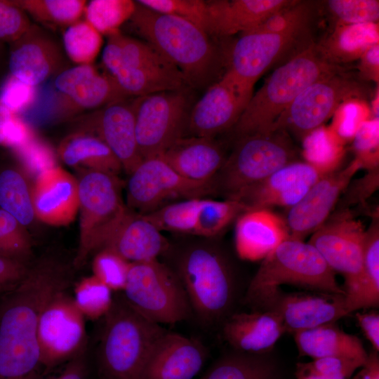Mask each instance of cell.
Returning a JSON list of instances; mask_svg holds the SVG:
<instances>
[{
	"mask_svg": "<svg viewBox=\"0 0 379 379\" xmlns=\"http://www.w3.org/2000/svg\"><path fill=\"white\" fill-rule=\"evenodd\" d=\"M68 264L53 255L29 265L22 282L0 295V379H41L37 329L40 313L57 291L68 288Z\"/></svg>",
	"mask_w": 379,
	"mask_h": 379,
	"instance_id": "obj_1",
	"label": "cell"
},
{
	"mask_svg": "<svg viewBox=\"0 0 379 379\" xmlns=\"http://www.w3.org/2000/svg\"><path fill=\"white\" fill-rule=\"evenodd\" d=\"M128 21L137 34L180 72L187 86L209 87L220 74L221 53L211 36L192 22L137 1Z\"/></svg>",
	"mask_w": 379,
	"mask_h": 379,
	"instance_id": "obj_2",
	"label": "cell"
},
{
	"mask_svg": "<svg viewBox=\"0 0 379 379\" xmlns=\"http://www.w3.org/2000/svg\"><path fill=\"white\" fill-rule=\"evenodd\" d=\"M345 70L322 55L315 42L279 65L248 102L232 128L236 138L273 131L278 118L314 82Z\"/></svg>",
	"mask_w": 379,
	"mask_h": 379,
	"instance_id": "obj_3",
	"label": "cell"
},
{
	"mask_svg": "<svg viewBox=\"0 0 379 379\" xmlns=\"http://www.w3.org/2000/svg\"><path fill=\"white\" fill-rule=\"evenodd\" d=\"M172 270L201 325H221L232 314L237 295L236 279L228 259L217 246L204 242L188 246Z\"/></svg>",
	"mask_w": 379,
	"mask_h": 379,
	"instance_id": "obj_4",
	"label": "cell"
},
{
	"mask_svg": "<svg viewBox=\"0 0 379 379\" xmlns=\"http://www.w3.org/2000/svg\"><path fill=\"white\" fill-rule=\"evenodd\" d=\"M96 353V379H139L154 341L166 330L114 297Z\"/></svg>",
	"mask_w": 379,
	"mask_h": 379,
	"instance_id": "obj_5",
	"label": "cell"
},
{
	"mask_svg": "<svg viewBox=\"0 0 379 379\" xmlns=\"http://www.w3.org/2000/svg\"><path fill=\"white\" fill-rule=\"evenodd\" d=\"M345 295L335 273L310 243L288 237L267 255L250 281L244 302L254 311L280 286Z\"/></svg>",
	"mask_w": 379,
	"mask_h": 379,
	"instance_id": "obj_6",
	"label": "cell"
},
{
	"mask_svg": "<svg viewBox=\"0 0 379 379\" xmlns=\"http://www.w3.org/2000/svg\"><path fill=\"white\" fill-rule=\"evenodd\" d=\"M296 156L289 134L281 130L238 138L213 179L215 194L235 199L277 170L296 161Z\"/></svg>",
	"mask_w": 379,
	"mask_h": 379,
	"instance_id": "obj_7",
	"label": "cell"
},
{
	"mask_svg": "<svg viewBox=\"0 0 379 379\" xmlns=\"http://www.w3.org/2000/svg\"><path fill=\"white\" fill-rule=\"evenodd\" d=\"M312 21L277 32L241 34L231 48L223 74L245 95L251 98L258 79L275 62L300 53L314 41ZM295 56V55H294Z\"/></svg>",
	"mask_w": 379,
	"mask_h": 379,
	"instance_id": "obj_8",
	"label": "cell"
},
{
	"mask_svg": "<svg viewBox=\"0 0 379 379\" xmlns=\"http://www.w3.org/2000/svg\"><path fill=\"white\" fill-rule=\"evenodd\" d=\"M122 295L147 319L173 324L192 315L185 291L171 268L157 259L131 262Z\"/></svg>",
	"mask_w": 379,
	"mask_h": 379,
	"instance_id": "obj_9",
	"label": "cell"
},
{
	"mask_svg": "<svg viewBox=\"0 0 379 379\" xmlns=\"http://www.w3.org/2000/svg\"><path fill=\"white\" fill-rule=\"evenodd\" d=\"M79 240L74 267L83 266L100 250L127 210L118 176L86 171L78 180Z\"/></svg>",
	"mask_w": 379,
	"mask_h": 379,
	"instance_id": "obj_10",
	"label": "cell"
},
{
	"mask_svg": "<svg viewBox=\"0 0 379 379\" xmlns=\"http://www.w3.org/2000/svg\"><path fill=\"white\" fill-rule=\"evenodd\" d=\"M366 230L349 210H338L310 237L308 243L328 267L345 279L347 311L356 298L361 279Z\"/></svg>",
	"mask_w": 379,
	"mask_h": 379,
	"instance_id": "obj_11",
	"label": "cell"
},
{
	"mask_svg": "<svg viewBox=\"0 0 379 379\" xmlns=\"http://www.w3.org/2000/svg\"><path fill=\"white\" fill-rule=\"evenodd\" d=\"M67 288L55 293L39 315L37 336L44 376L87 350L86 319Z\"/></svg>",
	"mask_w": 379,
	"mask_h": 379,
	"instance_id": "obj_12",
	"label": "cell"
},
{
	"mask_svg": "<svg viewBox=\"0 0 379 379\" xmlns=\"http://www.w3.org/2000/svg\"><path fill=\"white\" fill-rule=\"evenodd\" d=\"M366 93V86L345 70L335 72L300 93L278 118L273 131L281 130L302 140L319 128L343 102Z\"/></svg>",
	"mask_w": 379,
	"mask_h": 379,
	"instance_id": "obj_13",
	"label": "cell"
},
{
	"mask_svg": "<svg viewBox=\"0 0 379 379\" xmlns=\"http://www.w3.org/2000/svg\"><path fill=\"white\" fill-rule=\"evenodd\" d=\"M189 96L185 88L133 100L138 146L142 159L159 157L187 128Z\"/></svg>",
	"mask_w": 379,
	"mask_h": 379,
	"instance_id": "obj_14",
	"label": "cell"
},
{
	"mask_svg": "<svg viewBox=\"0 0 379 379\" xmlns=\"http://www.w3.org/2000/svg\"><path fill=\"white\" fill-rule=\"evenodd\" d=\"M211 194H215L213 181L188 180L160 157H154L143 159L129 174L126 206L145 215L168 204L171 200L203 198Z\"/></svg>",
	"mask_w": 379,
	"mask_h": 379,
	"instance_id": "obj_15",
	"label": "cell"
},
{
	"mask_svg": "<svg viewBox=\"0 0 379 379\" xmlns=\"http://www.w3.org/2000/svg\"><path fill=\"white\" fill-rule=\"evenodd\" d=\"M55 87L53 118L58 121L129 98L111 74L100 72L93 64L62 71L55 80Z\"/></svg>",
	"mask_w": 379,
	"mask_h": 379,
	"instance_id": "obj_16",
	"label": "cell"
},
{
	"mask_svg": "<svg viewBox=\"0 0 379 379\" xmlns=\"http://www.w3.org/2000/svg\"><path fill=\"white\" fill-rule=\"evenodd\" d=\"M254 311H270L281 319L291 333L336 322L349 315L345 295L321 292L286 293L278 288L264 299Z\"/></svg>",
	"mask_w": 379,
	"mask_h": 379,
	"instance_id": "obj_17",
	"label": "cell"
},
{
	"mask_svg": "<svg viewBox=\"0 0 379 379\" xmlns=\"http://www.w3.org/2000/svg\"><path fill=\"white\" fill-rule=\"evenodd\" d=\"M360 169L354 159L345 167L338 168L317 180L297 204L288 208L284 221L289 237L303 240L323 225Z\"/></svg>",
	"mask_w": 379,
	"mask_h": 379,
	"instance_id": "obj_18",
	"label": "cell"
},
{
	"mask_svg": "<svg viewBox=\"0 0 379 379\" xmlns=\"http://www.w3.org/2000/svg\"><path fill=\"white\" fill-rule=\"evenodd\" d=\"M77 121L78 128L95 134L107 144L127 174L142 161L136 139L133 100L109 103L79 117Z\"/></svg>",
	"mask_w": 379,
	"mask_h": 379,
	"instance_id": "obj_19",
	"label": "cell"
},
{
	"mask_svg": "<svg viewBox=\"0 0 379 379\" xmlns=\"http://www.w3.org/2000/svg\"><path fill=\"white\" fill-rule=\"evenodd\" d=\"M66 57L60 43L48 31L32 24L11 44L10 74L33 86L65 70Z\"/></svg>",
	"mask_w": 379,
	"mask_h": 379,
	"instance_id": "obj_20",
	"label": "cell"
},
{
	"mask_svg": "<svg viewBox=\"0 0 379 379\" xmlns=\"http://www.w3.org/2000/svg\"><path fill=\"white\" fill-rule=\"evenodd\" d=\"M206 355L199 340L166 330L152 345L139 379H193Z\"/></svg>",
	"mask_w": 379,
	"mask_h": 379,
	"instance_id": "obj_21",
	"label": "cell"
},
{
	"mask_svg": "<svg viewBox=\"0 0 379 379\" xmlns=\"http://www.w3.org/2000/svg\"><path fill=\"white\" fill-rule=\"evenodd\" d=\"M326 174L306 161H294L246 190L235 200L241 201L248 210L269 209L272 206L288 208Z\"/></svg>",
	"mask_w": 379,
	"mask_h": 379,
	"instance_id": "obj_22",
	"label": "cell"
},
{
	"mask_svg": "<svg viewBox=\"0 0 379 379\" xmlns=\"http://www.w3.org/2000/svg\"><path fill=\"white\" fill-rule=\"evenodd\" d=\"M250 99L222 75L192 108L187 128L192 136L213 138L234 127Z\"/></svg>",
	"mask_w": 379,
	"mask_h": 379,
	"instance_id": "obj_23",
	"label": "cell"
},
{
	"mask_svg": "<svg viewBox=\"0 0 379 379\" xmlns=\"http://www.w3.org/2000/svg\"><path fill=\"white\" fill-rule=\"evenodd\" d=\"M32 197L37 219L53 226L67 225L79 212L78 180L56 166L35 179Z\"/></svg>",
	"mask_w": 379,
	"mask_h": 379,
	"instance_id": "obj_24",
	"label": "cell"
},
{
	"mask_svg": "<svg viewBox=\"0 0 379 379\" xmlns=\"http://www.w3.org/2000/svg\"><path fill=\"white\" fill-rule=\"evenodd\" d=\"M293 0H213L206 1V33L227 37L248 32L269 17L291 4Z\"/></svg>",
	"mask_w": 379,
	"mask_h": 379,
	"instance_id": "obj_25",
	"label": "cell"
},
{
	"mask_svg": "<svg viewBox=\"0 0 379 379\" xmlns=\"http://www.w3.org/2000/svg\"><path fill=\"white\" fill-rule=\"evenodd\" d=\"M221 326L232 350L255 354H268L286 332L280 317L270 311L232 313Z\"/></svg>",
	"mask_w": 379,
	"mask_h": 379,
	"instance_id": "obj_26",
	"label": "cell"
},
{
	"mask_svg": "<svg viewBox=\"0 0 379 379\" xmlns=\"http://www.w3.org/2000/svg\"><path fill=\"white\" fill-rule=\"evenodd\" d=\"M168 246L161 231L143 215L127 208L100 249H109L130 262H138L157 259Z\"/></svg>",
	"mask_w": 379,
	"mask_h": 379,
	"instance_id": "obj_27",
	"label": "cell"
},
{
	"mask_svg": "<svg viewBox=\"0 0 379 379\" xmlns=\"http://www.w3.org/2000/svg\"><path fill=\"white\" fill-rule=\"evenodd\" d=\"M288 237L284 219L267 208L248 210L236 220L235 248L243 260L264 259Z\"/></svg>",
	"mask_w": 379,
	"mask_h": 379,
	"instance_id": "obj_28",
	"label": "cell"
},
{
	"mask_svg": "<svg viewBox=\"0 0 379 379\" xmlns=\"http://www.w3.org/2000/svg\"><path fill=\"white\" fill-rule=\"evenodd\" d=\"M181 176L197 182H212L225 156L212 138L190 136L177 139L160 156Z\"/></svg>",
	"mask_w": 379,
	"mask_h": 379,
	"instance_id": "obj_29",
	"label": "cell"
},
{
	"mask_svg": "<svg viewBox=\"0 0 379 379\" xmlns=\"http://www.w3.org/2000/svg\"><path fill=\"white\" fill-rule=\"evenodd\" d=\"M57 154L66 165L82 171H93L118 176L121 164L98 135L77 128L60 142Z\"/></svg>",
	"mask_w": 379,
	"mask_h": 379,
	"instance_id": "obj_30",
	"label": "cell"
},
{
	"mask_svg": "<svg viewBox=\"0 0 379 379\" xmlns=\"http://www.w3.org/2000/svg\"><path fill=\"white\" fill-rule=\"evenodd\" d=\"M300 355L313 359L342 356L366 361L368 354L361 340L343 331L336 322L293 333Z\"/></svg>",
	"mask_w": 379,
	"mask_h": 379,
	"instance_id": "obj_31",
	"label": "cell"
},
{
	"mask_svg": "<svg viewBox=\"0 0 379 379\" xmlns=\"http://www.w3.org/2000/svg\"><path fill=\"white\" fill-rule=\"evenodd\" d=\"M378 36L376 23H338L329 35L316 44L328 62L343 66L359 59L366 50L378 44Z\"/></svg>",
	"mask_w": 379,
	"mask_h": 379,
	"instance_id": "obj_32",
	"label": "cell"
},
{
	"mask_svg": "<svg viewBox=\"0 0 379 379\" xmlns=\"http://www.w3.org/2000/svg\"><path fill=\"white\" fill-rule=\"evenodd\" d=\"M102 62L109 74L121 68L175 67L150 44L121 31L107 36Z\"/></svg>",
	"mask_w": 379,
	"mask_h": 379,
	"instance_id": "obj_33",
	"label": "cell"
},
{
	"mask_svg": "<svg viewBox=\"0 0 379 379\" xmlns=\"http://www.w3.org/2000/svg\"><path fill=\"white\" fill-rule=\"evenodd\" d=\"M111 75L129 97L175 91L187 86L175 67L121 68Z\"/></svg>",
	"mask_w": 379,
	"mask_h": 379,
	"instance_id": "obj_34",
	"label": "cell"
},
{
	"mask_svg": "<svg viewBox=\"0 0 379 379\" xmlns=\"http://www.w3.org/2000/svg\"><path fill=\"white\" fill-rule=\"evenodd\" d=\"M0 208L25 227L36 218L29 180L18 163L0 166Z\"/></svg>",
	"mask_w": 379,
	"mask_h": 379,
	"instance_id": "obj_35",
	"label": "cell"
},
{
	"mask_svg": "<svg viewBox=\"0 0 379 379\" xmlns=\"http://www.w3.org/2000/svg\"><path fill=\"white\" fill-rule=\"evenodd\" d=\"M277 368L267 354L232 350L217 359L201 379H276Z\"/></svg>",
	"mask_w": 379,
	"mask_h": 379,
	"instance_id": "obj_36",
	"label": "cell"
},
{
	"mask_svg": "<svg viewBox=\"0 0 379 379\" xmlns=\"http://www.w3.org/2000/svg\"><path fill=\"white\" fill-rule=\"evenodd\" d=\"M372 215L370 227L366 230L363 269L357 295L349 308L350 314L361 309L379 305V218Z\"/></svg>",
	"mask_w": 379,
	"mask_h": 379,
	"instance_id": "obj_37",
	"label": "cell"
},
{
	"mask_svg": "<svg viewBox=\"0 0 379 379\" xmlns=\"http://www.w3.org/2000/svg\"><path fill=\"white\" fill-rule=\"evenodd\" d=\"M36 21L67 28L81 20L84 14V0H12Z\"/></svg>",
	"mask_w": 379,
	"mask_h": 379,
	"instance_id": "obj_38",
	"label": "cell"
},
{
	"mask_svg": "<svg viewBox=\"0 0 379 379\" xmlns=\"http://www.w3.org/2000/svg\"><path fill=\"white\" fill-rule=\"evenodd\" d=\"M248 211L240 201H216L201 198L194 235L211 238L220 234L243 213Z\"/></svg>",
	"mask_w": 379,
	"mask_h": 379,
	"instance_id": "obj_39",
	"label": "cell"
},
{
	"mask_svg": "<svg viewBox=\"0 0 379 379\" xmlns=\"http://www.w3.org/2000/svg\"><path fill=\"white\" fill-rule=\"evenodd\" d=\"M102 42V34L86 20L69 26L63 34L65 53L78 65L92 64Z\"/></svg>",
	"mask_w": 379,
	"mask_h": 379,
	"instance_id": "obj_40",
	"label": "cell"
},
{
	"mask_svg": "<svg viewBox=\"0 0 379 379\" xmlns=\"http://www.w3.org/2000/svg\"><path fill=\"white\" fill-rule=\"evenodd\" d=\"M302 141L306 162L326 174L339 168L343 149L340 138L334 132L319 128Z\"/></svg>",
	"mask_w": 379,
	"mask_h": 379,
	"instance_id": "obj_41",
	"label": "cell"
},
{
	"mask_svg": "<svg viewBox=\"0 0 379 379\" xmlns=\"http://www.w3.org/2000/svg\"><path fill=\"white\" fill-rule=\"evenodd\" d=\"M201 199L171 203L143 215L161 232L194 234Z\"/></svg>",
	"mask_w": 379,
	"mask_h": 379,
	"instance_id": "obj_42",
	"label": "cell"
},
{
	"mask_svg": "<svg viewBox=\"0 0 379 379\" xmlns=\"http://www.w3.org/2000/svg\"><path fill=\"white\" fill-rule=\"evenodd\" d=\"M112 291L93 274L82 278L74 288L75 305L86 319H103L113 305Z\"/></svg>",
	"mask_w": 379,
	"mask_h": 379,
	"instance_id": "obj_43",
	"label": "cell"
},
{
	"mask_svg": "<svg viewBox=\"0 0 379 379\" xmlns=\"http://www.w3.org/2000/svg\"><path fill=\"white\" fill-rule=\"evenodd\" d=\"M135 1L130 0H93L86 4V20L102 35L120 31V27L131 17Z\"/></svg>",
	"mask_w": 379,
	"mask_h": 379,
	"instance_id": "obj_44",
	"label": "cell"
},
{
	"mask_svg": "<svg viewBox=\"0 0 379 379\" xmlns=\"http://www.w3.org/2000/svg\"><path fill=\"white\" fill-rule=\"evenodd\" d=\"M0 255L31 264L32 244L30 236L18 220L0 208Z\"/></svg>",
	"mask_w": 379,
	"mask_h": 379,
	"instance_id": "obj_45",
	"label": "cell"
},
{
	"mask_svg": "<svg viewBox=\"0 0 379 379\" xmlns=\"http://www.w3.org/2000/svg\"><path fill=\"white\" fill-rule=\"evenodd\" d=\"M12 150L18 164L28 177L36 178L43 172L57 166L53 149L36 133L26 142Z\"/></svg>",
	"mask_w": 379,
	"mask_h": 379,
	"instance_id": "obj_46",
	"label": "cell"
},
{
	"mask_svg": "<svg viewBox=\"0 0 379 379\" xmlns=\"http://www.w3.org/2000/svg\"><path fill=\"white\" fill-rule=\"evenodd\" d=\"M131 262L115 252L102 248L94 253L93 275L108 286L112 292L124 289Z\"/></svg>",
	"mask_w": 379,
	"mask_h": 379,
	"instance_id": "obj_47",
	"label": "cell"
},
{
	"mask_svg": "<svg viewBox=\"0 0 379 379\" xmlns=\"http://www.w3.org/2000/svg\"><path fill=\"white\" fill-rule=\"evenodd\" d=\"M320 3L337 23H376L379 19L378 0H328Z\"/></svg>",
	"mask_w": 379,
	"mask_h": 379,
	"instance_id": "obj_48",
	"label": "cell"
},
{
	"mask_svg": "<svg viewBox=\"0 0 379 379\" xmlns=\"http://www.w3.org/2000/svg\"><path fill=\"white\" fill-rule=\"evenodd\" d=\"M354 159L361 169L367 171L378 169L379 121L378 117L362 121L353 136Z\"/></svg>",
	"mask_w": 379,
	"mask_h": 379,
	"instance_id": "obj_49",
	"label": "cell"
},
{
	"mask_svg": "<svg viewBox=\"0 0 379 379\" xmlns=\"http://www.w3.org/2000/svg\"><path fill=\"white\" fill-rule=\"evenodd\" d=\"M137 2L154 11L192 22L206 32V2L201 0H140Z\"/></svg>",
	"mask_w": 379,
	"mask_h": 379,
	"instance_id": "obj_50",
	"label": "cell"
},
{
	"mask_svg": "<svg viewBox=\"0 0 379 379\" xmlns=\"http://www.w3.org/2000/svg\"><path fill=\"white\" fill-rule=\"evenodd\" d=\"M36 98V86L9 74L0 86V105L10 112L20 115L30 108Z\"/></svg>",
	"mask_w": 379,
	"mask_h": 379,
	"instance_id": "obj_51",
	"label": "cell"
},
{
	"mask_svg": "<svg viewBox=\"0 0 379 379\" xmlns=\"http://www.w3.org/2000/svg\"><path fill=\"white\" fill-rule=\"evenodd\" d=\"M27 14L12 1L0 0V43L12 44L29 28Z\"/></svg>",
	"mask_w": 379,
	"mask_h": 379,
	"instance_id": "obj_52",
	"label": "cell"
},
{
	"mask_svg": "<svg viewBox=\"0 0 379 379\" xmlns=\"http://www.w3.org/2000/svg\"><path fill=\"white\" fill-rule=\"evenodd\" d=\"M365 363L350 357L331 356L313 359L305 364L310 369L324 375L351 378Z\"/></svg>",
	"mask_w": 379,
	"mask_h": 379,
	"instance_id": "obj_53",
	"label": "cell"
},
{
	"mask_svg": "<svg viewBox=\"0 0 379 379\" xmlns=\"http://www.w3.org/2000/svg\"><path fill=\"white\" fill-rule=\"evenodd\" d=\"M379 172L378 169L367 171L361 178L356 180L351 185L340 201L338 210L346 209L352 204L364 201L378 187Z\"/></svg>",
	"mask_w": 379,
	"mask_h": 379,
	"instance_id": "obj_54",
	"label": "cell"
},
{
	"mask_svg": "<svg viewBox=\"0 0 379 379\" xmlns=\"http://www.w3.org/2000/svg\"><path fill=\"white\" fill-rule=\"evenodd\" d=\"M29 265L0 255V295L13 290L22 282Z\"/></svg>",
	"mask_w": 379,
	"mask_h": 379,
	"instance_id": "obj_55",
	"label": "cell"
},
{
	"mask_svg": "<svg viewBox=\"0 0 379 379\" xmlns=\"http://www.w3.org/2000/svg\"><path fill=\"white\" fill-rule=\"evenodd\" d=\"M87 350L65 364L62 369L47 379H89Z\"/></svg>",
	"mask_w": 379,
	"mask_h": 379,
	"instance_id": "obj_56",
	"label": "cell"
},
{
	"mask_svg": "<svg viewBox=\"0 0 379 379\" xmlns=\"http://www.w3.org/2000/svg\"><path fill=\"white\" fill-rule=\"evenodd\" d=\"M355 319L364 335L373 346L374 351L379 352V314L375 311L356 312Z\"/></svg>",
	"mask_w": 379,
	"mask_h": 379,
	"instance_id": "obj_57",
	"label": "cell"
},
{
	"mask_svg": "<svg viewBox=\"0 0 379 379\" xmlns=\"http://www.w3.org/2000/svg\"><path fill=\"white\" fill-rule=\"evenodd\" d=\"M359 72L364 81H378L379 44L366 50L360 57Z\"/></svg>",
	"mask_w": 379,
	"mask_h": 379,
	"instance_id": "obj_58",
	"label": "cell"
},
{
	"mask_svg": "<svg viewBox=\"0 0 379 379\" xmlns=\"http://www.w3.org/2000/svg\"><path fill=\"white\" fill-rule=\"evenodd\" d=\"M350 379H379V359L378 352L368 354L367 361Z\"/></svg>",
	"mask_w": 379,
	"mask_h": 379,
	"instance_id": "obj_59",
	"label": "cell"
},
{
	"mask_svg": "<svg viewBox=\"0 0 379 379\" xmlns=\"http://www.w3.org/2000/svg\"><path fill=\"white\" fill-rule=\"evenodd\" d=\"M295 376L297 379H350L345 377L326 376L310 369L305 363L297 364Z\"/></svg>",
	"mask_w": 379,
	"mask_h": 379,
	"instance_id": "obj_60",
	"label": "cell"
},
{
	"mask_svg": "<svg viewBox=\"0 0 379 379\" xmlns=\"http://www.w3.org/2000/svg\"><path fill=\"white\" fill-rule=\"evenodd\" d=\"M8 113H11V112L8 111L6 109H5L4 107H2L0 105V118H1L2 117L6 115Z\"/></svg>",
	"mask_w": 379,
	"mask_h": 379,
	"instance_id": "obj_61",
	"label": "cell"
},
{
	"mask_svg": "<svg viewBox=\"0 0 379 379\" xmlns=\"http://www.w3.org/2000/svg\"><path fill=\"white\" fill-rule=\"evenodd\" d=\"M2 55H3V44L0 43V66H1V62L2 61Z\"/></svg>",
	"mask_w": 379,
	"mask_h": 379,
	"instance_id": "obj_62",
	"label": "cell"
}]
</instances>
